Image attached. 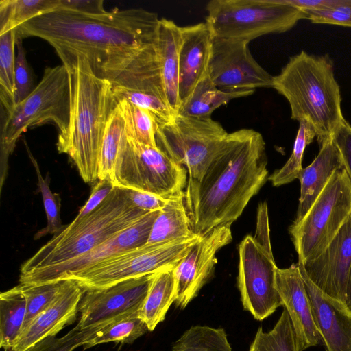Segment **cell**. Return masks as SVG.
Returning a JSON list of instances; mask_svg holds the SVG:
<instances>
[{
    "mask_svg": "<svg viewBox=\"0 0 351 351\" xmlns=\"http://www.w3.org/2000/svg\"><path fill=\"white\" fill-rule=\"evenodd\" d=\"M160 19L143 8H114L99 14L56 10L19 26L16 39H43L60 58L84 56L97 77L112 86H128L159 69Z\"/></svg>",
    "mask_w": 351,
    "mask_h": 351,
    "instance_id": "6da1fadb",
    "label": "cell"
},
{
    "mask_svg": "<svg viewBox=\"0 0 351 351\" xmlns=\"http://www.w3.org/2000/svg\"><path fill=\"white\" fill-rule=\"evenodd\" d=\"M265 142L243 128L228 133L199 179L189 178L184 202L193 234L230 227L268 179Z\"/></svg>",
    "mask_w": 351,
    "mask_h": 351,
    "instance_id": "7a4b0ae2",
    "label": "cell"
},
{
    "mask_svg": "<svg viewBox=\"0 0 351 351\" xmlns=\"http://www.w3.org/2000/svg\"><path fill=\"white\" fill-rule=\"evenodd\" d=\"M70 82L68 129L58 136L57 149L65 154L86 183L98 178L101 144L107 121L118 101L112 83L97 77L82 56L60 58Z\"/></svg>",
    "mask_w": 351,
    "mask_h": 351,
    "instance_id": "3957f363",
    "label": "cell"
},
{
    "mask_svg": "<svg viewBox=\"0 0 351 351\" xmlns=\"http://www.w3.org/2000/svg\"><path fill=\"white\" fill-rule=\"evenodd\" d=\"M272 88L288 101L293 120L311 125L319 145L332 137L344 119L340 87L328 56L302 51L291 57L273 76Z\"/></svg>",
    "mask_w": 351,
    "mask_h": 351,
    "instance_id": "277c9868",
    "label": "cell"
},
{
    "mask_svg": "<svg viewBox=\"0 0 351 351\" xmlns=\"http://www.w3.org/2000/svg\"><path fill=\"white\" fill-rule=\"evenodd\" d=\"M136 207L125 189L114 186L92 213L75 217L21 266V284L50 267L82 256L129 228L148 213Z\"/></svg>",
    "mask_w": 351,
    "mask_h": 351,
    "instance_id": "5b68a950",
    "label": "cell"
},
{
    "mask_svg": "<svg viewBox=\"0 0 351 351\" xmlns=\"http://www.w3.org/2000/svg\"><path fill=\"white\" fill-rule=\"evenodd\" d=\"M70 117V82L62 64L45 69L41 80L29 95L8 113L1 124L0 193L8 171V158L21 135L28 129L51 123L58 136L66 133Z\"/></svg>",
    "mask_w": 351,
    "mask_h": 351,
    "instance_id": "8992f818",
    "label": "cell"
},
{
    "mask_svg": "<svg viewBox=\"0 0 351 351\" xmlns=\"http://www.w3.org/2000/svg\"><path fill=\"white\" fill-rule=\"evenodd\" d=\"M206 23L213 37L250 42L282 33L306 19L304 11L282 0H211Z\"/></svg>",
    "mask_w": 351,
    "mask_h": 351,
    "instance_id": "52a82bcc",
    "label": "cell"
},
{
    "mask_svg": "<svg viewBox=\"0 0 351 351\" xmlns=\"http://www.w3.org/2000/svg\"><path fill=\"white\" fill-rule=\"evenodd\" d=\"M351 215V183L346 171L337 170L298 222L289 228L291 241L302 265L317 258Z\"/></svg>",
    "mask_w": 351,
    "mask_h": 351,
    "instance_id": "ba28073f",
    "label": "cell"
},
{
    "mask_svg": "<svg viewBox=\"0 0 351 351\" xmlns=\"http://www.w3.org/2000/svg\"><path fill=\"white\" fill-rule=\"evenodd\" d=\"M186 169L158 147L127 137L114 167V186L134 189L169 199L182 194L187 184Z\"/></svg>",
    "mask_w": 351,
    "mask_h": 351,
    "instance_id": "9c48e42d",
    "label": "cell"
},
{
    "mask_svg": "<svg viewBox=\"0 0 351 351\" xmlns=\"http://www.w3.org/2000/svg\"><path fill=\"white\" fill-rule=\"evenodd\" d=\"M200 237L130 249L109 257L68 279L75 280L83 290L101 289L122 281L173 268Z\"/></svg>",
    "mask_w": 351,
    "mask_h": 351,
    "instance_id": "30bf717a",
    "label": "cell"
},
{
    "mask_svg": "<svg viewBox=\"0 0 351 351\" xmlns=\"http://www.w3.org/2000/svg\"><path fill=\"white\" fill-rule=\"evenodd\" d=\"M228 133L211 117L175 114L167 123H156L157 147L184 167L190 179H199Z\"/></svg>",
    "mask_w": 351,
    "mask_h": 351,
    "instance_id": "8fae6325",
    "label": "cell"
},
{
    "mask_svg": "<svg viewBox=\"0 0 351 351\" xmlns=\"http://www.w3.org/2000/svg\"><path fill=\"white\" fill-rule=\"evenodd\" d=\"M275 263L271 247L247 235L239 245L238 287L245 310L263 320L283 306L276 287Z\"/></svg>",
    "mask_w": 351,
    "mask_h": 351,
    "instance_id": "7c38bea8",
    "label": "cell"
},
{
    "mask_svg": "<svg viewBox=\"0 0 351 351\" xmlns=\"http://www.w3.org/2000/svg\"><path fill=\"white\" fill-rule=\"evenodd\" d=\"M249 42L213 37L209 76L226 92L272 88L273 76L253 58Z\"/></svg>",
    "mask_w": 351,
    "mask_h": 351,
    "instance_id": "4fadbf2b",
    "label": "cell"
},
{
    "mask_svg": "<svg viewBox=\"0 0 351 351\" xmlns=\"http://www.w3.org/2000/svg\"><path fill=\"white\" fill-rule=\"evenodd\" d=\"M155 273L101 289L84 290L78 306L80 330L93 328L130 311H140Z\"/></svg>",
    "mask_w": 351,
    "mask_h": 351,
    "instance_id": "5bb4252c",
    "label": "cell"
},
{
    "mask_svg": "<svg viewBox=\"0 0 351 351\" xmlns=\"http://www.w3.org/2000/svg\"><path fill=\"white\" fill-rule=\"evenodd\" d=\"M232 241L230 227H221L200 237L190 247L173 269L177 306L184 308L197 296L214 271L217 252Z\"/></svg>",
    "mask_w": 351,
    "mask_h": 351,
    "instance_id": "9a60e30c",
    "label": "cell"
},
{
    "mask_svg": "<svg viewBox=\"0 0 351 351\" xmlns=\"http://www.w3.org/2000/svg\"><path fill=\"white\" fill-rule=\"evenodd\" d=\"M160 210L149 212L135 223L88 252L63 264L41 271L22 284L39 285L63 281L71 276L83 271L109 257L145 245L153 223Z\"/></svg>",
    "mask_w": 351,
    "mask_h": 351,
    "instance_id": "2e32d148",
    "label": "cell"
},
{
    "mask_svg": "<svg viewBox=\"0 0 351 351\" xmlns=\"http://www.w3.org/2000/svg\"><path fill=\"white\" fill-rule=\"evenodd\" d=\"M298 264L317 287L346 305L351 267V215L317 258L304 265Z\"/></svg>",
    "mask_w": 351,
    "mask_h": 351,
    "instance_id": "e0dca14e",
    "label": "cell"
},
{
    "mask_svg": "<svg viewBox=\"0 0 351 351\" xmlns=\"http://www.w3.org/2000/svg\"><path fill=\"white\" fill-rule=\"evenodd\" d=\"M276 287L291 319L299 351L317 346L321 340L298 264L276 270Z\"/></svg>",
    "mask_w": 351,
    "mask_h": 351,
    "instance_id": "ac0fdd59",
    "label": "cell"
},
{
    "mask_svg": "<svg viewBox=\"0 0 351 351\" xmlns=\"http://www.w3.org/2000/svg\"><path fill=\"white\" fill-rule=\"evenodd\" d=\"M298 264V263H297ZM326 351H351V311L317 287L298 264Z\"/></svg>",
    "mask_w": 351,
    "mask_h": 351,
    "instance_id": "d6986e66",
    "label": "cell"
},
{
    "mask_svg": "<svg viewBox=\"0 0 351 351\" xmlns=\"http://www.w3.org/2000/svg\"><path fill=\"white\" fill-rule=\"evenodd\" d=\"M83 293L84 290L75 280L62 281L53 301L32 321L10 349L25 351L47 337L56 336L66 325L74 322Z\"/></svg>",
    "mask_w": 351,
    "mask_h": 351,
    "instance_id": "ffe728a7",
    "label": "cell"
},
{
    "mask_svg": "<svg viewBox=\"0 0 351 351\" xmlns=\"http://www.w3.org/2000/svg\"><path fill=\"white\" fill-rule=\"evenodd\" d=\"M179 98L181 104L209 74L213 35L206 22L180 27Z\"/></svg>",
    "mask_w": 351,
    "mask_h": 351,
    "instance_id": "44dd1931",
    "label": "cell"
},
{
    "mask_svg": "<svg viewBox=\"0 0 351 351\" xmlns=\"http://www.w3.org/2000/svg\"><path fill=\"white\" fill-rule=\"evenodd\" d=\"M342 168V159L332 137L320 145L315 158L299 173L300 195L293 222H298L304 217L333 173Z\"/></svg>",
    "mask_w": 351,
    "mask_h": 351,
    "instance_id": "7402d4cb",
    "label": "cell"
},
{
    "mask_svg": "<svg viewBox=\"0 0 351 351\" xmlns=\"http://www.w3.org/2000/svg\"><path fill=\"white\" fill-rule=\"evenodd\" d=\"M180 27L173 21L160 19L156 49L168 103L174 114L180 107L179 98Z\"/></svg>",
    "mask_w": 351,
    "mask_h": 351,
    "instance_id": "603a6c76",
    "label": "cell"
},
{
    "mask_svg": "<svg viewBox=\"0 0 351 351\" xmlns=\"http://www.w3.org/2000/svg\"><path fill=\"white\" fill-rule=\"evenodd\" d=\"M254 93V90H221L214 84L208 74L197 84L189 97L181 104L177 114L195 118L211 117L212 113L221 106Z\"/></svg>",
    "mask_w": 351,
    "mask_h": 351,
    "instance_id": "cb8c5ba5",
    "label": "cell"
},
{
    "mask_svg": "<svg viewBox=\"0 0 351 351\" xmlns=\"http://www.w3.org/2000/svg\"><path fill=\"white\" fill-rule=\"evenodd\" d=\"M193 233L184 202V193L168 199L155 219L146 244L187 238Z\"/></svg>",
    "mask_w": 351,
    "mask_h": 351,
    "instance_id": "d4e9b609",
    "label": "cell"
},
{
    "mask_svg": "<svg viewBox=\"0 0 351 351\" xmlns=\"http://www.w3.org/2000/svg\"><path fill=\"white\" fill-rule=\"evenodd\" d=\"M173 268L155 273L140 317L152 331L162 322L173 302H175L176 282Z\"/></svg>",
    "mask_w": 351,
    "mask_h": 351,
    "instance_id": "484cf974",
    "label": "cell"
},
{
    "mask_svg": "<svg viewBox=\"0 0 351 351\" xmlns=\"http://www.w3.org/2000/svg\"><path fill=\"white\" fill-rule=\"evenodd\" d=\"M27 301L20 285L0 295V346L12 348L24 325Z\"/></svg>",
    "mask_w": 351,
    "mask_h": 351,
    "instance_id": "4316f807",
    "label": "cell"
},
{
    "mask_svg": "<svg viewBox=\"0 0 351 351\" xmlns=\"http://www.w3.org/2000/svg\"><path fill=\"white\" fill-rule=\"evenodd\" d=\"M139 314L140 311L128 312L93 328L94 332L84 344V348L111 341L132 343L149 331Z\"/></svg>",
    "mask_w": 351,
    "mask_h": 351,
    "instance_id": "83f0119b",
    "label": "cell"
},
{
    "mask_svg": "<svg viewBox=\"0 0 351 351\" xmlns=\"http://www.w3.org/2000/svg\"><path fill=\"white\" fill-rule=\"evenodd\" d=\"M127 137L123 112L118 103L106 125L99 158L98 180L110 179L112 181L116 160Z\"/></svg>",
    "mask_w": 351,
    "mask_h": 351,
    "instance_id": "f1b7e54d",
    "label": "cell"
},
{
    "mask_svg": "<svg viewBox=\"0 0 351 351\" xmlns=\"http://www.w3.org/2000/svg\"><path fill=\"white\" fill-rule=\"evenodd\" d=\"M59 0H1L0 35L58 9Z\"/></svg>",
    "mask_w": 351,
    "mask_h": 351,
    "instance_id": "f546056e",
    "label": "cell"
},
{
    "mask_svg": "<svg viewBox=\"0 0 351 351\" xmlns=\"http://www.w3.org/2000/svg\"><path fill=\"white\" fill-rule=\"evenodd\" d=\"M16 30L0 35V99L2 112L8 113L15 103V46Z\"/></svg>",
    "mask_w": 351,
    "mask_h": 351,
    "instance_id": "4dcf8cb0",
    "label": "cell"
},
{
    "mask_svg": "<svg viewBox=\"0 0 351 351\" xmlns=\"http://www.w3.org/2000/svg\"><path fill=\"white\" fill-rule=\"evenodd\" d=\"M171 351H232L223 328L196 325L173 343Z\"/></svg>",
    "mask_w": 351,
    "mask_h": 351,
    "instance_id": "1f68e13d",
    "label": "cell"
},
{
    "mask_svg": "<svg viewBox=\"0 0 351 351\" xmlns=\"http://www.w3.org/2000/svg\"><path fill=\"white\" fill-rule=\"evenodd\" d=\"M112 92L117 101L125 99L147 110L158 123H167L175 115L167 97L156 91L116 85L112 86Z\"/></svg>",
    "mask_w": 351,
    "mask_h": 351,
    "instance_id": "d6a6232c",
    "label": "cell"
},
{
    "mask_svg": "<svg viewBox=\"0 0 351 351\" xmlns=\"http://www.w3.org/2000/svg\"><path fill=\"white\" fill-rule=\"evenodd\" d=\"M250 351H299L295 333L285 308L270 331L265 332L261 327L258 329Z\"/></svg>",
    "mask_w": 351,
    "mask_h": 351,
    "instance_id": "836d02e7",
    "label": "cell"
},
{
    "mask_svg": "<svg viewBox=\"0 0 351 351\" xmlns=\"http://www.w3.org/2000/svg\"><path fill=\"white\" fill-rule=\"evenodd\" d=\"M315 137L316 133L311 125L306 121L299 122V128L289 158L280 169L274 171L268 178L273 186H280L298 179L302 169L304 150Z\"/></svg>",
    "mask_w": 351,
    "mask_h": 351,
    "instance_id": "e575fe53",
    "label": "cell"
},
{
    "mask_svg": "<svg viewBox=\"0 0 351 351\" xmlns=\"http://www.w3.org/2000/svg\"><path fill=\"white\" fill-rule=\"evenodd\" d=\"M117 101L123 112L128 137L140 143L156 147V121L154 117L147 110L125 99Z\"/></svg>",
    "mask_w": 351,
    "mask_h": 351,
    "instance_id": "d590c367",
    "label": "cell"
},
{
    "mask_svg": "<svg viewBox=\"0 0 351 351\" xmlns=\"http://www.w3.org/2000/svg\"><path fill=\"white\" fill-rule=\"evenodd\" d=\"M29 156L36 170L38 179V191L41 193L45 211L47 217V226L38 230L34 235V239H40L49 234H56L65 227L60 219L61 197L58 193H53L50 189V176L47 173L43 178L37 160L28 150Z\"/></svg>",
    "mask_w": 351,
    "mask_h": 351,
    "instance_id": "8d00e7d4",
    "label": "cell"
},
{
    "mask_svg": "<svg viewBox=\"0 0 351 351\" xmlns=\"http://www.w3.org/2000/svg\"><path fill=\"white\" fill-rule=\"evenodd\" d=\"M19 285L27 301V313L23 332L53 301L60 291L62 281L39 285Z\"/></svg>",
    "mask_w": 351,
    "mask_h": 351,
    "instance_id": "74e56055",
    "label": "cell"
},
{
    "mask_svg": "<svg viewBox=\"0 0 351 351\" xmlns=\"http://www.w3.org/2000/svg\"><path fill=\"white\" fill-rule=\"evenodd\" d=\"M93 332L94 328L80 330L75 326L61 337H47L25 351H73L76 348L84 346ZM4 350L14 351L12 349Z\"/></svg>",
    "mask_w": 351,
    "mask_h": 351,
    "instance_id": "f35d334b",
    "label": "cell"
},
{
    "mask_svg": "<svg viewBox=\"0 0 351 351\" xmlns=\"http://www.w3.org/2000/svg\"><path fill=\"white\" fill-rule=\"evenodd\" d=\"M17 53L15 58V103L25 100L34 89L32 72L28 64L22 40L16 39Z\"/></svg>",
    "mask_w": 351,
    "mask_h": 351,
    "instance_id": "ab89813d",
    "label": "cell"
},
{
    "mask_svg": "<svg viewBox=\"0 0 351 351\" xmlns=\"http://www.w3.org/2000/svg\"><path fill=\"white\" fill-rule=\"evenodd\" d=\"M304 12L306 19L313 23L351 27V0H343L341 3L327 9Z\"/></svg>",
    "mask_w": 351,
    "mask_h": 351,
    "instance_id": "60d3db41",
    "label": "cell"
},
{
    "mask_svg": "<svg viewBox=\"0 0 351 351\" xmlns=\"http://www.w3.org/2000/svg\"><path fill=\"white\" fill-rule=\"evenodd\" d=\"M332 139L339 151L343 169L351 183V125L345 119L335 132Z\"/></svg>",
    "mask_w": 351,
    "mask_h": 351,
    "instance_id": "b9f144b4",
    "label": "cell"
},
{
    "mask_svg": "<svg viewBox=\"0 0 351 351\" xmlns=\"http://www.w3.org/2000/svg\"><path fill=\"white\" fill-rule=\"evenodd\" d=\"M114 185L110 179L99 180L93 186L90 197L80 209L76 217L82 218L96 209L110 193Z\"/></svg>",
    "mask_w": 351,
    "mask_h": 351,
    "instance_id": "7bdbcfd3",
    "label": "cell"
},
{
    "mask_svg": "<svg viewBox=\"0 0 351 351\" xmlns=\"http://www.w3.org/2000/svg\"><path fill=\"white\" fill-rule=\"evenodd\" d=\"M124 189L131 202L136 207L145 211L162 210L168 201L151 193L134 189Z\"/></svg>",
    "mask_w": 351,
    "mask_h": 351,
    "instance_id": "ee69618b",
    "label": "cell"
},
{
    "mask_svg": "<svg viewBox=\"0 0 351 351\" xmlns=\"http://www.w3.org/2000/svg\"><path fill=\"white\" fill-rule=\"evenodd\" d=\"M57 10H65L86 14L106 13L102 0H59Z\"/></svg>",
    "mask_w": 351,
    "mask_h": 351,
    "instance_id": "f6af8a7d",
    "label": "cell"
},
{
    "mask_svg": "<svg viewBox=\"0 0 351 351\" xmlns=\"http://www.w3.org/2000/svg\"><path fill=\"white\" fill-rule=\"evenodd\" d=\"M282 1L304 11L330 8L341 3L343 0H282Z\"/></svg>",
    "mask_w": 351,
    "mask_h": 351,
    "instance_id": "bcb514c9",
    "label": "cell"
},
{
    "mask_svg": "<svg viewBox=\"0 0 351 351\" xmlns=\"http://www.w3.org/2000/svg\"><path fill=\"white\" fill-rule=\"evenodd\" d=\"M346 306L351 311V267L349 271L346 286Z\"/></svg>",
    "mask_w": 351,
    "mask_h": 351,
    "instance_id": "7dc6e473",
    "label": "cell"
}]
</instances>
